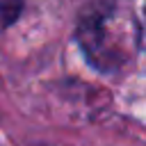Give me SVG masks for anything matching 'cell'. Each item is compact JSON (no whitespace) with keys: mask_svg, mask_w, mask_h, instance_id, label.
<instances>
[{"mask_svg":"<svg viewBox=\"0 0 146 146\" xmlns=\"http://www.w3.org/2000/svg\"><path fill=\"white\" fill-rule=\"evenodd\" d=\"M23 9V0H0V25H11Z\"/></svg>","mask_w":146,"mask_h":146,"instance_id":"cell-1","label":"cell"}]
</instances>
